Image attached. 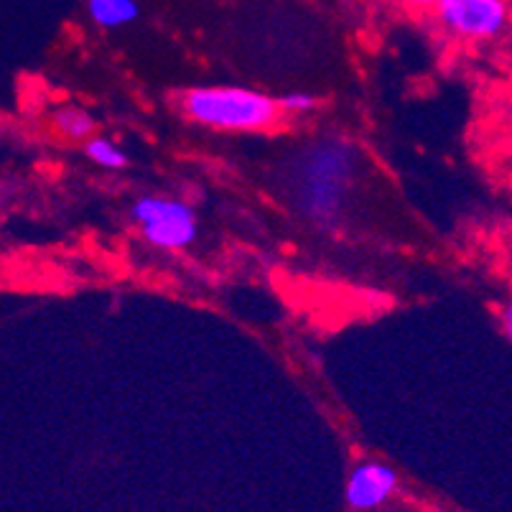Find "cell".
Segmentation results:
<instances>
[{"instance_id":"8992f818","label":"cell","mask_w":512,"mask_h":512,"mask_svg":"<svg viewBox=\"0 0 512 512\" xmlns=\"http://www.w3.org/2000/svg\"><path fill=\"white\" fill-rule=\"evenodd\" d=\"M87 16L100 29H123L141 16L138 0H87Z\"/></svg>"},{"instance_id":"6da1fadb","label":"cell","mask_w":512,"mask_h":512,"mask_svg":"<svg viewBox=\"0 0 512 512\" xmlns=\"http://www.w3.org/2000/svg\"><path fill=\"white\" fill-rule=\"evenodd\" d=\"M355 174V148L347 141H319L306 148L291 174L293 202L316 227H334Z\"/></svg>"},{"instance_id":"9c48e42d","label":"cell","mask_w":512,"mask_h":512,"mask_svg":"<svg viewBox=\"0 0 512 512\" xmlns=\"http://www.w3.org/2000/svg\"><path fill=\"white\" fill-rule=\"evenodd\" d=\"M278 105H281V110L286 115H304L316 110L319 100L314 95H309V92H288V95L278 97Z\"/></svg>"},{"instance_id":"30bf717a","label":"cell","mask_w":512,"mask_h":512,"mask_svg":"<svg viewBox=\"0 0 512 512\" xmlns=\"http://www.w3.org/2000/svg\"><path fill=\"white\" fill-rule=\"evenodd\" d=\"M500 327H502V334H505V337L512 342V301H507V304L502 306Z\"/></svg>"},{"instance_id":"ba28073f","label":"cell","mask_w":512,"mask_h":512,"mask_svg":"<svg viewBox=\"0 0 512 512\" xmlns=\"http://www.w3.org/2000/svg\"><path fill=\"white\" fill-rule=\"evenodd\" d=\"M85 156L92 164L102 166V169H125L128 166V153L113 143L110 138L95 136L85 143Z\"/></svg>"},{"instance_id":"52a82bcc","label":"cell","mask_w":512,"mask_h":512,"mask_svg":"<svg viewBox=\"0 0 512 512\" xmlns=\"http://www.w3.org/2000/svg\"><path fill=\"white\" fill-rule=\"evenodd\" d=\"M51 125L57 128L59 136H64L67 141H90L97 133V120L87 113L85 107L77 105H64L59 110H54L51 115Z\"/></svg>"},{"instance_id":"3957f363","label":"cell","mask_w":512,"mask_h":512,"mask_svg":"<svg viewBox=\"0 0 512 512\" xmlns=\"http://www.w3.org/2000/svg\"><path fill=\"white\" fill-rule=\"evenodd\" d=\"M130 217L141 225L143 240L156 248L181 250L197 240V212L181 199L141 197L130 209Z\"/></svg>"},{"instance_id":"7a4b0ae2","label":"cell","mask_w":512,"mask_h":512,"mask_svg":"<svg viewBox=\"0 0 512 512\" xmlns=\"http://www.w3.org/2000/svg\"><path fill=\"white\" fill-rule=\"evenodd\" d=\"M181 110L194 123L214 130H268L283 118L276 97L237 85L192 87L181 97Z\"/></svg>"},{"instance_id":"277c9868","label":"cell","mask_w":512,"mask_h":512,"mask_svg":"<svg viewBox=\"0 0 512 512\" xmlns=\"http://www.w3.org/2000/svg\"><path fill=\"white\" fill-rule=\"evenodd\" d=\"M434 8L446 31L472 41L497 39L510 23L507 0H439Z\"/></svg>"},{"instance_id":"5b68a950","label":"cell","mask_w":512,"mask_h":512,"mask_svg":"<svg viewBox=\"0 0 512 512\" xmlns=\"http://www.w3.org/2000/svg\"><path fill=\"white\" fill-rule=\"evenodd\" d=\"M398 487V474L383 462H362L352 469L347 482V505L355 512L383 507Z\"/></svg>"},{"instance_id":"8fae6325","label":"cell","mask_w":512,"mask_h":512,"mask_svg":"<svg viewBox=\"0 0 512 512\" xmlns=\"http://www.w3.org/2000/svg\"><path fill=\"white\" fill-rule=\"evenodd\" d=\"M406 3H411V6L416 8H426V6H436L439 0H406Z\"/></svg>"}]
</instances>
